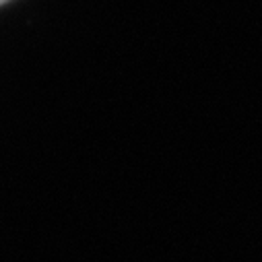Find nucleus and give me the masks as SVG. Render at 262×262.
<instances>
[{"label": "nucleus", "instance_id": "nucleus-1", "mask_svg": "<svg viewBox=\"0 0 262 262\" xmlns=\"http://www.w3.org/2000/svg\"><path fill=\"white\" fill-rule=\"evenodd\" d=\"M5 3H7V0H0V5H5Z\"/></svg>", "mask_w": 262, "mask_h": 262}]
</instances>
